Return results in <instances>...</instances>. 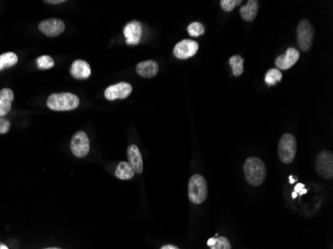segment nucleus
<instances>
[{
    "label": "nucleus",
    "mask_w": 333,
    "mask_h": 249,
    "mask_svg": "<svg viewBox=\"0 0 333 249\" xmlns=\"http://www.w3.org/2000/svg\"><path fill=\"white\" fill-rule=\"evenodd\" d=\"M259 11V2L257 0H249L246 5L242 6L240 13L245 21H252Z\"/></svg>",
    "instance_id": "nucleus-17"
},
{
    "label": "nucleus",
    "mask_w": 333,
    "mask_h": 249,
    "mask_svg": "<svg viewBox=\"0 0 333 249\" xmlns=\"http://www.w3.org/2000/svg\"><path fill=\"white\" fill-rule=\"evenodd\" d=\"M215 241H217V238H215V237H212V238H210L209 240H208V242H207V244H208V246H210V247H211L212 245H214V243H215Z\"/></svg>",
    "instance_id": "nucleus-28"
},
{
    "label": "nucleus",
    "mask_w": 333,
    "mask_h": 249,
    "mask_svg": "<svg viewBox=\"0 0 333 249\" xmlns=\"http://www.w3.org/2000/svg\"><path fill=\"white\" fill-rule=\"evenodd\" d=\"M315 167L318 175L324 179L333 178V155L329 150H322L316 158Z\"/></svg>",
    "instance_id": "nucleus-6"
},
{
    "label": "nucleus",
    "mask_w": 333,
    "mask_h": 249,
    "mask_svg": "<svg viewBox=\"0 0 333 249\" xmlns=\"http://www.w3.org/2000/svg\"><path fill=\"white\" fill-rule=\"evenodd\" d=\"M306 193H307V190L303 188V189H302V190L300 191V193H299V194H300V195H303V194H306Z\"/></svg>",
    "instance_id": "nucleus-31"
},
{
    "label": "nucleus",
    "mask_w": 333,
    "mask_h": 249,
    "mask_svg": "<svg viewBox=\"0 0 333 249\" xmlns=\"http://www.w3.org/2000/svg\"><path fill=\"white\" fill-rule=\"evenodd\" d=\"M229 65L232 69V74L234 76H241L244 72V59L241 56L236 55L229 58Z\"/></svg>",
    "instance_id": "nucleus-20"
},
{
    "label": "nucleus",
    "mask_w": 333,
    "mask_h": 249,
    "mask_svg": "<svg viewBox=\"0 0 333 249\" xmlns=\"http://www.w3.org/2000/svg\"><path fill=\"white\" fill-rule=\"evenodd\" d=\"M297 197H298V194H297V193H293V194H292V198H293V199H296Z\"/></svg>",
    "instance_id": "nucleus-34"
},
{
    "label": "nucleus",
    "mask_w": 333,
    "mask_h": 249,
    "mask_svg": "<svg viewBox=\"0 0 333 249\" xmlns=\"http://www.w3.org/2000/svg\"><path fill=\"white\" fill-rule=\"evenodd\" d=\"M282 79V74L279 69H270L265 74V83L267 86L277 85Z\"/></svg>",
    "instance_id": "nucleus-21"
},
{
    "label": "nucleus",
    "mask_w": 333,
    "mask_h": 249,
    "mask_svg": "<svg viewBox=\"0 0 333 249\" xmlns=\"http://www.w3.org/2000/svg\"><path fill=\"white\" fill-rule=\"evenodd\" d=\"M70 73L72 77L78 80H84L90 77L91 68L90 65L84 60H76L72 63L70 68Z\"/></svg>",
    "instance_id": "nucleus-14"
},
{
    "label": "nucleus",
    "mask_w": 333,
    "mask_h": 249,
    "mask_svg": "<svg viewBox=\"0 0 333 249\" xmlns=\"http://www.w3.org/2000/svg\"><path fill=\"white\" fill-rule=\"evenodd\" d=\"M137 73L144 78H152L158 74L159 72V65L156 61L148 60L139 63L137 65Z\"/></svg>",
    "instance_id": "nucleus-15"
},
{
    "label": "nucleus",
    "mask_w": 333,
    "mask_h": 249,
    "mask_svg": "<svg viewBox=\"0 0 333 249\" xmlns=\"http://www.w3.org/2000/svg\"><path fill=\"white\" fill-rule=\"evenodd\" d=\"M142 25L138 21H131L124 28V35L126 37L127 44L137 45L142 38Z\"/></svg>",
    "instance_id": "nucleus-12"
},
{
    "label": "nucleus",
    "mask_w": 333,
    "mask_h": 249,
    "mask_svg": "<svg viewBox=\"0 0 333 249\" xmlns=\"http://www.w3.org/2000/svg\"><path fill=\"white\" fill-rule=\"evenodd\" d=\"M313 37H315V30L312 25L306 19H303L298 26V42L302 51L307 52L310 50Z\"/></svg>",
    "instance_id": "nucleus-5"
},
{
    "label": "nucleus",
    "mask_w": 333,
    "mask_h": 249,
    "mask_svg": "<svg viewBox=\"0 0 333 249\" xmlns=\"http://www.w3.org/2000/svg\"><path fill=\"white\" fill-rule=\"evenodd\" d=\"M0 249H8L5 245H2V244H0Z\"/></svg>",
    "instance_id": "nucleus-33"
},
{
    "label": "nucleus",
    "mask_w": 333,
    "mask_h": 249,
    "mask_svg": "<svg viewBox=\"0 0 333 249\" xmlns=\"http://www.w3.org/2000/svg\"><path fill=\"white\" fill-rule=\"evenodd\" d=\"M44 249H61V248H57V247H50V248H44Z\"/></svg>",
    "instance_id": "nucleus-35"
},
{
    "label": "nucleus",
    "mask_w": 333,
    "mask_h": 249,
    "mask_svg": "<svg viewBox=\"0 0 333 249\" xmlns=\"http://www.w3.org/2000/svg\"><path fill=\"white\" fill-rule=\"evenodd\" d=\"M127 154H128L129 164L132 166L136 174H142L144 169V165H143V158H142L139 148L136 145H131L128 148Z\"/></svg>",
    "instance_id": "nucleus-13"
},
{
    "label": "nucleus",
    "mask_w": 333,
    "mask_h": 249,
    "mask_svg": "<svg viewBox=\"0 0 333 249\" xmlns=\"http://www.w3.org/2000/svg\"><path fill=\"white\" fill-rule=\"evenodd\" d=\"M198 50H199V44L197 42L185 39L175 46L174 54L178 59L185 60V59L191 58V57L197 54Z\"/></svg>",
    "instance_id": "nucleus-9"
},
{
    "label": "nucleus",
    "mask_w": 333,
    "mask_h": 249,
    "mask_svg": "<svg viewBox=\"0 0 333 249\" xmlns=\"http://www.w3.org/2000/svg\"><path fill=\"white\" fill-rule=\"evenodd\" d=\"M289 179H290V180H289V182H290V183H295V180H293V178H292V176H290V177H289Z\"/></svg>",
    "instance_id": "nucleus-32"
},
{
    "label": "nucleus",
    "mask_w": 333,
    "mask_h": 249,
    "mask_svg": "<svg viewBox=\"0 0 333 249\" xmlns=\"http://www.w3.org/2000/svg\"><path fill=\"white\" fill-rule=\"evenodd\" d=\"M299 59V52L296 48H288L284 55L276 59V66L280 70L290 69Z\"/></svg>",
    "instance_id": "nucleus-11"
},
{
    "label": "nucleus",
    "mask_w": 333,
    "mask_h": 249,
    "mask_svg": "<svg viewBox=\"0 0 333 249\" xmlns=\"http://www.w3.org/2000/svg\"><path fill=\"white\" fill-rule=\"evenodd\" d=\"M210 249H231V246L227 237L220 236L217 238V241H215L214 245L210 247Z\"/></svg>",
    "instance_id": "nucleus-24"
},
{
    "label": "nucleus",
    "mask_w": 333,
    "mask_h": 249,
    "mask_svg": "<svg viewBox=\"0 0 333 249\" xmlns=\"http://www.w3.org/2000/svg\"><path fill=\"white\" fill-rule=\"evenodd\" d=\"M9 129H10V123L3 118H0V133H8Z\"/></svg>",
    "instance_id": "nucleus-26"
},
{
    "label": "nucleus",
    "mask_w": 333,
    "mask_h": 249,
    "mask_svg": "<svg viewBox=\"0 0 333 249\" xmlns=\"http://www.w3.org/2000/svg\"><path fill=\"white\" fill-rule=\"evenodd\" d=\"M244 172L245 180L249 184L253 186H260L264 182L266 167L261 159L250 157L244 165Z\"/></svg>",
    "instance_id": "nucleus-1"
},
{
    "label": "nucleus",
    "mask_w": 333,
    "mask_h": 249,
    "mask_svg": "<svg viewBox=\"0 0 333 249\" xmlns=\"http://www.w3.org/2000/svg\"><path fill=\"white\" fill-rule=\"evenodd\" d=\"M241 3H242L241 0H222L221 6L225 11L229 12L237 5H240Z\"/></svg>",
    "instance_id": "nucleus-25"
},
{
    "label": "nucleus",
    "mask_w": 333,
    "mask_h": 249,
    "mask_svg": "<svg viewBox=\"0 0 333 249\" xmlns=\"http://www.w3.org/2000/svg\"><path fill=\"white\" fill-rule=\"evenodd\" d=\"M303 184L302 183H298L297 186H296V191H295V193H300V191L303 189Z\"/></svg>",
    "instance_id": "nucleus-30"
},
{
    "label": "nucleus",
    "mask_w": 333,
    "mask_h": 249,
    "mask_svg": "<svg viewBox=\"0 0 333 249\" xmlns=\"http://www.w3.org/2000/svg\"><path fill=\"white\" fill-rule=\"evenodd\" d=\"M189 199L193 203L201 204L208 198V184L201 175H194L189 181Z\"/></svg>",
    "instance_id": "nucleus-3"
},
{
    "label": "nucleus",
    "mask_w": 333,
    "mask_h": 249,
    "mask_svg": "<svg viewBox=\"0 0 333 249\" xmlns=\"http://www.w3.org/2000/svg\"><path fill=\"white\" fill-rule=\"evenodd\" d=\"M18 62V57L13 52H7L0 55V71L10 68Z\"/></svg>",
    "instance_id": "nucleus-19"
},
{
    "label": "nucleus",
    "mask_w": 333,
    "mask_h": 249,
    "mask_svg": "<svg viewBox=\"0 0 333 249\" xmlns=\"http://www.w3.org/2000/svg\"><path fill=\"white\" fill-rule=\"evenodd\" d=\"M38 28L46 36L55 37L64 32L65 23L59 18H50L39 23Z\"/></svg>",
    "instance_id": "nucleus-8"
},
{
    "label": "nucleus",
    "mask_w": 333,
    "mask_h": 249,
    "mask_svg": "<svg viewBox=\"0 0 333 249\" xmlns=\"http://www.w3.org/2000/svg\"><path fill=\"white\" fill-rule=\"evenodd\" d=\"M188 32L191 36L199 37L205 33V27L200 22H193L188 27Z\"/></svg>",
    "instance_id": "nucleus-23"
},
{
    "label": "nucleus",
    "mask_w": 333,
    "mask_h": 249,
    "mask_svg": "<svg viewBox=\"0 0 333 249\" xmlns=\"http://www.w3.org/2000/svg\"><path fill=\"white\" fill-rule=\"evenodd\" d=\"M14 100L13 91L5 88L0 90V117H4L11 110V104Z\"/></svg>",
    "instance_id": "nucleus-16"
},
{
    "label": "nucleus",
    "mask_w": 333,
    "mask_h": 249,
    "mask_svg": "<svg viewBox=\"0 0 333 249\" xmlns=\"http://www.w3.org/2000/svg\"><path fill=\"white\" fill-rule=\"evenodd\" d=\"M297 140L291 133H284L279 144V156L283 164H291L297 155Z\"/></svg>",
    "instance_id": "nucleus-4"
},
{
    "label": "nucleus",
    "mask_w": 333,
    "mask_h": 249,
    "mask_svg": "<svg viewBox=\"0 0 333 249\" xmlns=\"http://www.w3.org/2000/svg\"><path fill=\"white\" fill-rule=\"evenodd\" d=\"M135 170L132 166L127 162H121L117 166L115 170V176L119 180H131L135 176Z\"/></svg>",
    "instance_id": "nucleus-18"
},
{
    "label": "nucleus",
    "mask_w": 333,
    "mask_h": 249,
    "mask_svg": "<svg viewBox=\"0 0 333 249\" xmlns=\"http://www.w3.org/2000/svg\"><path fill=\"white\" fill-rule=\"evenodd\" d=\"M161 249H180V248H178L177 246H175V245H172V244H167V245L162 246Z\"/></svg>",
    "instance_id": "nucleus-27"
},
{
    "label": "nucleus",
    "mask_w": 333,
    "mask_h": 249,
    "mask_svg": "<svg viewBox=\"0 0 333 249\" xmlns=\"http://www.w3.org/2000/svg\"><path fill=\"white\" fill-rule=\"evenodd\" d=\"M54 61L48 55H43L36 59V65L40 70H47L54 67Z\"/></svg>",
    "instance_id": "nucleus-22"
},
{
    "label": "nucleus",
    "mask_w": 333,
    "mask_h": 249,
    "mask_svg": "<svg viewBox=\"0 0 333 249\" xmlns=\"http://www.w3.org/2000/svg\"><path fill=\"white\" fill-rule=\"evenodd\" d=\"M46 3H50V4H58V3H63L64 2V0H55V1H52V0H47V1H45Z\"/></svg>",
    "instance_id": "nucleus-29"
},
{
    "label": "nucleus",
    "mask_w": 333,
    "mask_h": 249,
    "mask_svg": "<svg viewBox=\"0 0 333 249\" xmlns=\"http://www.w3.org/2000/svg\"><path fill=\"white\" fill-rule=\"evenodd\" d=\"M132 93V86L129 83L121 82L108 87L105 91V98L109 101L117 99H126Z\"/></svg>",
    "instance_id": "nucleus-10"
},
{
    "label": "nucleus",
    "mask_w": 333,
    "mask_h": 249,
    "mask_svg": "<svg viewBox=\"0 0 333 249\" xmlns=\"http://www.w3.org/2000/svg\"><path fill=\"white\" fill-rule=\"evenodd\" d=\"M79 104V98L72 93H55L47 99V106L53 111L75 110Z\"/></svg>",
    "instance_id": "nucleus-2"
},
{
    "label": "nucleus",
    "mask_w": 333,
    "mask_h": 249,
    "mask_svg": "<svg viewBox=\"0 0 333 249\" xmlns=\"http://www.w3.org/2000/svg\"><path fill=\"white\" fill-rule=\"evenodd\" d=\"M71 150L77 158H84L90 150V142L86 133L79 131L72 137Z\"/></svg>",
    "instance_id": "nucleus-7"
}]
</instances>
